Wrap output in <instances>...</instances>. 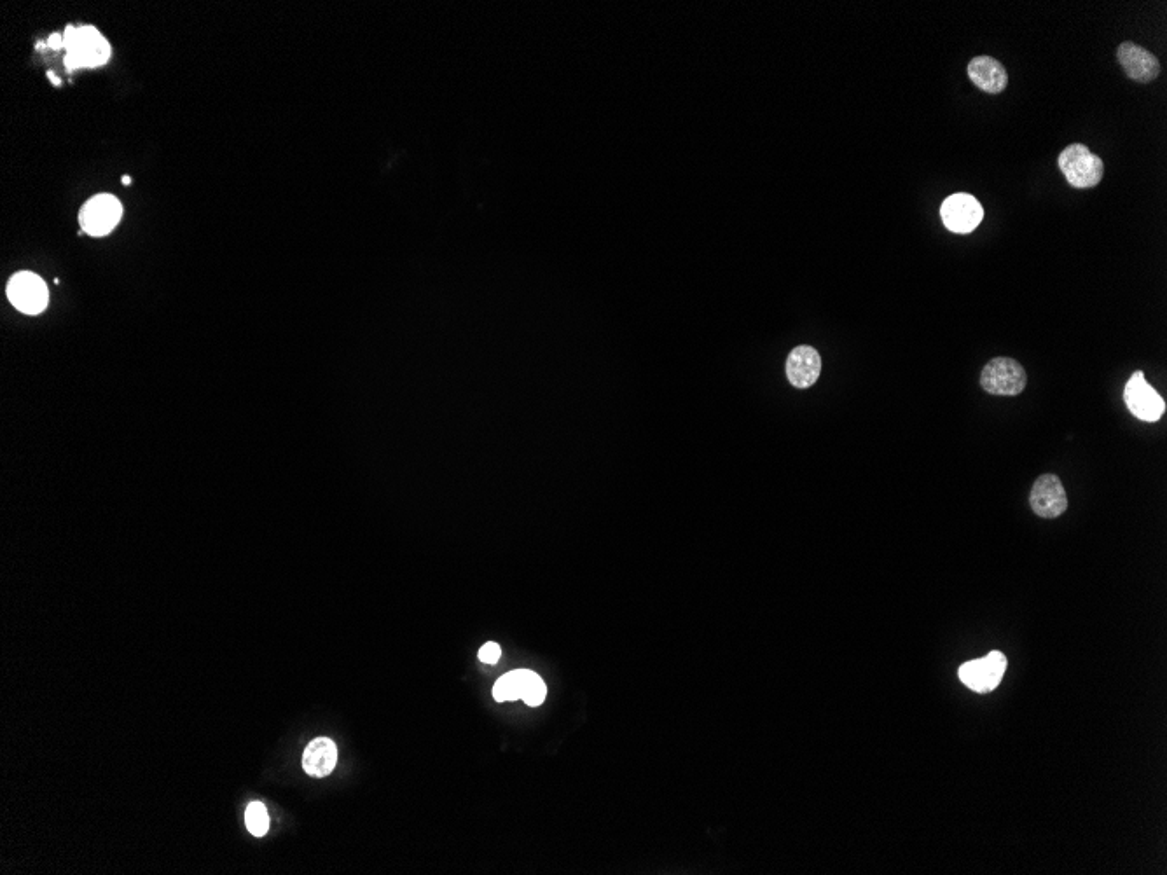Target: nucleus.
I'll return each instance as SVG.
<instances>
[{
    "mask_svg": "<svg viewBox=\"0 0 1167 875\" xmlns=\"http://www.w3.org/2000/svg\"><path fill=\"white\" fill-rule=\"evenodd\" d=\"M7 297L21 313L39 315L48 306V285L41 276L30 271H20L7 283Z\"/></svg>",
    "mask_w": 1167,
    "mask_h": 875,
    "instance_id": "5",
    "label": "nucleus"
},
{
    "mask_svg": "<svg viewBox=\"0 0 1167 875\" xmlns=\"http://www.w3.org/2000/svg\"><path fill=\"white\" fill-rule=\"evenodd\" d=\"M493 697L498 703H505V701H518L521 699V687H519L518 676L516 671L507 673L502 676L495 687H493Z\"/></svg>",
    "mask_w": 1167,
    "mask_h": 875,
    "instance_id": "15",
    "label": "nucleus"
},
{
    "mask_svg": "<svg viewBox=\"0 0 1167 875\" xmlns=\"http://www.w3.org/2000/svg\"><path fill=\"white\" fill-rule=\"evenodd\" d=\"M1029 505L1036 516L1043 517V519L1063 516L1068 509V497H1066V490H1064L1061 479L1052 476V474H1043V476L1038 477L1031 488Z\"/></svg>",
    "mask_w": 1167,
    "mask_h": 875,
    "instance_id": "9",
    "label": "nucleus"
},
{
    "mask_svg": "<svg viewBox=\"0 0 1167 875\" xmlns=\"http://www.w3.org/2000/svg\"><path fill=\"white\" fill-rule=\"evenodd\" d=\"M1028 376L1017 360L998 357L982 369L981 385L986 392L1000 397H1016L1024 392Z\"/></svg>",
    "mask_w": 1167,
    "mask_h": 875,
    "instance_id": "3",
    "label": "nucleus"
},
{
    "mask_svg": "<svg viewBox=\"0 0 1167 875\" xmlns=\"http://www.w3.org/2000/svg\"><path fill=\"white\" fill-rule=\"evenodd\" d=\"M338 764V746L329 738H317L306 746L303 753V767L311 778H325Z\"/></svg>",
    "mask_w": 1167,
    "mask_h": 875,
    "instance_id": "13",
    "label": "nucleus"
},
{
    "mask_svg": "<svg viewBox=\"0 0 1167 875\" xmlns=\"http://www.w3.org/2000/svg\"><path fill=\"white\" fill-rule=\"evenodd\" d=\"M500 655H502L500 645L490 641L479 650V661L484 662V664H495L500 659Z\"/></svg>",
    "mask_w": 1167,
    "mask_h": 875,
    "instance_id": "17",
    "label": "nucleus"
},
{
    "mask_svg": "<svg viewBox=\"0 0 1167 875\" xmlns=\"http://www.w3.org/2000/svg\"><path fill=\"white\" fill-rule=\"evenodd\" d=\"M822 374V357L813 346H797L788 355V381L795 388H809L815 385Z\"/></svg>",
    "mask_w": 1167,
    "mask_h": 875,
    "instance_id": "11",
    "label": "nucleus"
},
{
    "mask_svg": "<svg viewBox=\"0 0 1167 875\" xmlns=\"http://www.w3.org/2000/svg\"><path fill=\"white\" fill-rule=\"evenodd\" d=\"M123 217V205L112 194H97L79 212L81 231L90 236H105L118 226Z\"/></svg>",
    "mask_w": 1167,
    "mask_h": 875,
    "instance_id": "4",
    "label": "nucleus"
},
{
    "mask_svg": "<svg viewBox=\"0 0 1167 875\" xmlns=\"http://www.w3.org/2000/svg\"><path fill=\"white\" fill-rule=\"evenodd\" d=\"M940 217H942V222H944V226L949 231L960 233V235H968L984 219V208H982L979 201L975 200L972 194H953V196H949L942 203Z\"/></svg>",
    "mask_w": 1167,
    "mask_h": 875,
    "instance_id": "7",
    "label": "nucleus"
},
{
    "mask_svg": "<svg viewBox=\"0 0 1167 875\" xmlns=\"http://www.w3.org/2000/svg\"><path fill=\"white\" fill-rule=\"evenodd\" d=\"M1057 165L1064 173V177L1068 180V184L1075 189H1091V187L1098 186L1099 182L1103 180L1105 175V163L1103 159L1092 154L1087 145L1071 144L1064 149L1059 158H1057Z\"/></svg>",
    "mask_w": 1167,
    "mask_h": 875,
    "instance_id": "2",
    "label": "nucleus"
},
{
    "mask_svg": "<svg viewBox=\"0 0 1167 875\" xmlns=\"http://www.w3.org/2000/svg\"><path fill=\"white\" fill-rule=\"evenodd\" d=\"M48 77L49 81H51V83H55L56 86H60V84H62V81H60V79H58V77H56L53 72H48Z\"/></svg>",
    "mask_w": 1167,
    "mask_h": 875,
    "instance_id": "19",
    "label": "nucleus"
},
{
    "mask_svg": "<svg viewBox=\"0 0 1167 875\" xmlns=\"http://www.w3.org/2000/svg\"><path fill=\"white\" fill-rule=\"evenodd\" d=\"M968 77L979 90L989 95L1003 93L1009 86L1007 70L991 56H977L968 63Z\"/></svg>",
    "mask_w": 1167,
    "mask_h": 875,
    "instance_id": "12",
    "label": "nucleus"
},
{
    "mask_svg": "<svg viewBox=\"0 0 1167 875\" xmlns=\"http://www.w3.org/2000/svg\"><path fill=\"white\" fill-rule=\"evenodd\" d=\"M1124 400L1133 416L1148 423L1161 420L1162 414L1166 411V402L1152 386L1148 385L1143 371H1136L1127 381Z\"/></svg>",
    "mask_w": 1167,
    "mask_h": 875,
    "instance_id": "6",
    "label": "nucleus"
},
{
    "mask_svg": "<svg viewBox=\"0 0 1167 875\" xmlns=\"http://www.w3.org/2000/svg\"><path fill=\"white\" fill-rule=\"evenodd\" d=\"M546 696V683L542 682V678L539 676V678H537V680H535V682H533L532 685L528 687V690H526L521 699H523V701H525L528 706H540V704L544 703Z\"/></svg>",
    "mask_w": 1167,
    "mask_h": 875,
    "instance_id": "16",
    "label": "nucleus"
},
{
    "mask_svg": "<svg viewBox=\"0 0 1167 875\" xmlns=\"http://www.w3.org/2000/svg\"><path fill=\"white\" fill-rule=\"evenodd\" d=\"M48 48L55 49V51L65 48V39H63V34L51 35V37L48 39Z\"/></svg>",
    "mask_w": 1167,
    "mask_h": 875,
    "instance_id": "18",
    "label": "nucleus"
},
{
    "mask_svg": "<svg viewBox=\"0 0 1167 875\" xmlns=\"http://www.w3.org/2000/svg\"><path fill=\"white\" fill-rule=\"evenodd\" d=\"M1117 58L1129 79L1136 83L1147 84L1155 81L1161 74V65L1157 56L1148 49L1141 48L1134 42H1122L1117 49Z\"/></svg>",
    "mask_w": 1167,
    "mask_h": 875,
    "instance_id": "10",
    "label": "nucleus"
},
{
    "mask_svg": "<svg viewBox=\"0 0 1167 875\" xmlns=\"http://www.w3.org/2000/svg\"><path fill=\"white\" fill-rule=\"evenodd\" d=\"M1005 669L1007 657L995 650L982 659L965 662L960 668V680L975 692L986 694L1000 685Z\"/></svg>",
    "mask_w": 1167,
    "mask_h": 875,
    "instance_id": "8",
    "label": "nucleus"
},
{
    "mask_svg": "<svg viewBox=\"0 0 1167 875\" xmlns=\"http://www.w3.org/2000/svg\"><path fill=\"white\" fill-rule=\"evenodd\" d=\"M65 67L69 70L93 69L104 65L111 58V44L97 28L67 27L65 34Z\"/></svg>",
    "mask_w": 1167,
    "mask_h": 875,
    "instance_id": "1",
    "label": "nucleus"
},
{
    "mask_svg": "<svg viewBox=\"0 0 1167 875\" xmlns=\"http://www.w3.org/2000/svg\"><path fill=\"white\" fill-rule=\"evenodd\" d=\"M121 182H123L125 186H130V184H132V177H130V175H125V177L121 179Z\"/></svg>",
    "mask_w": 1167,
    "mask_h": 875,
    "instance_id": "20",
    "label": "nucleus"
},
{
    "mask_svg": "<svg viewBox=\"0 0 1167 875\" xmlns=\"http://www.w3.org/2000/svg\"><path fill=\"white\" fill-rule=\"evenodd\" d=\"M245 823H247L250 834L254 837H263V835L268 834L270 816H268V809L263 802H250L247 811H245Z\"/></svg>",
    "mask_w": 1167,
    "mask_h": 875,
    "instance_id": "14",
    "label": "nucleus"
}]
</instances>
